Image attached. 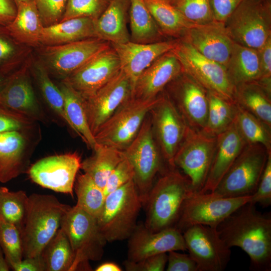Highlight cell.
<instances>
[{
    "mask_svg": "<svg viewBox=\"0 0 271 271\" xmlns=\"http://www.w3.org/2000/svg\"><path fill=\"white\" fill-rule=\"evenodd\" d=\"M229 247L242 249L250 258V268L271 270V216L257 211L250 201L241 206L216 227Z\"/></svg>",
    "mask_w": 271,
    "mask_h": 271,
    "instance_id": "1",
    "label": "cell"
},
{
    "mask_svg": "<svg viewBox=\"0 0 271 271\" xmlns=\"http://www.w3.org/2000/svg\"><path fill=\"white\" fill-rule=\"evenodd\" d=\"M193 193L189 178L176 167H169L155 181L144 205V223L156 232L175 228L182 205Z\"/></svg>",
    "mask_w": 271,
    "mask_h": 271,
    "instance_id": "2",
    "label": "cell"
},
{
    "mask_svg": "<svg viewBox=\"0 0 271 271\" xmlns=\"http://www.w3.org/2000/svg\"><path fill=\"white\" fill-rule=\"evenodd\" d=\"M70 207L52 195L33 193L28 196L21 233L24 258L41 254L60 228L62 218Z\"/></svg>",
    "mask_w": 271,
    "mask_h": 271,
    "instance_id": "3",
    "label": "cell"
},
{
    "mask_svg": "<svg viewBox=\"0 0 271 271\" xmlns=\"http://www.w3.org/2000/svg\"><path fill=\"white\" fill-rule=\"evenodd\" d=\"M142 207L133 180L106 195L97 222L107 242L127 239L138 224Z\"/></svg>",
    "mask_w": 271,
    "mask_h": 271,
    "instance_id": "4",
    "label": "cell"
},
{
    "mask_svg": "<svg viewBox=\"0 0 271 271\" xmlns=\"http://www.w3.org/2000/svg\"><path fill=\"white\" fill-rule=\"evenodd\" d=\"M123 153L133 167V180L144 206L157 175L171 167L165 161L155 140L150 113Z\"/></svg>",
    "mask_w": 271,
    "mask_h": 271,
    "instance_id": "5",
    "label": "cell"
},
{
    "mask_svg": "<svg viewBox=\"0 0 271 271\" xmlns=\"http://www.w3.org/2000/svg\"><path fill=\"white\" fill-rule=\"evenodd\" d=\"M60 228L67 236L74 254L70 271L91 270L89 261L102 258L107 242L97 219L75 205L63 216Z\"/></svg>",
    "mask_w": 271,
    "mask_h": 271,
    "instance_id": "6",
    "label": "cell"
},
{
    "mask_svg": "<svg viewBox=\"0 0 271 271\" xmlns=\"http://www.w3.org/2000/svg\"><path fill=\"white\" fill-rule=\"evenodd\" d=\"M270 153L261 144H247L210 192L224 198L252 196L256 190Z\"/></svg>",
    "mask_w": 271,
    "mask_h": 271,
    "instance_id": "7",
    "label": "cell"
},
{
    "mask_svg": "<svg viewBox=\"0 0 271 271\" xmlns=\"http://www.w3.org/2000/svg\"><path fill=\"white\" fill-rule=\"evenodd\" d=\"M158 96L151 100L129 96L99 127L94 135L96 143L124 151L138 134Z\"/></svg>",
    "mask_w": 271,
    "mask_h": 271,
    "instance_id": "8",
    "label": "cell"
},
{
    "mask_svg": "<svg viewBox=\"0 0 271 271\" xmlns=\"http://www.w3.org/2000/svg\"><path fill=\"white\" fill-rule=\"evenodd\" d=\"M224 25L235 43L260 48L271 36L270 0H243Z\"/></svg>",
    "mask_w": 271,
    "mask_h": 271,
    "instance_id": "9",
    "label": "cell"
},
{
    "mask_svg": "<svg viewBox=\"0 0 271 271\" xmlns=\"http://www.w3.org/2000/svg\"><path fill=\"white\" fill-rule=\"evenodd\" d=\"M171 51L180 62L182 72L192 77L208 91L235 102L234 87L225 66L205 57L181 39L177 40Z\"/></svg>",
    "mask_w": 271,
    "mask_h": 271,
    "instance_id": "10",
    "label": "cell"
},
{
    "mask_svg": "<svg viewBox=\"0 0 271 271\" xmlns=\"http://www.w3.org/2000/svg\"><path fill=\"white\" fill-rule=\"evenodd\" d=\"M216 144V137L188 126L174 159L175 167L190 179L193 193H199L206 182Z\"/></svg>",
    "mask_w": 271,
    "mask_h": 271,
    "instance_id": "11",
    "label": "cell"
},
{
    "mask_svg": "<svg viewBox=\"0 0 271 271\" xmlns=\"http://www.w3.org/2000/svg\"><path fill=\"white\" fill-rule=\"evenodd\" d=\"M251 196L219 197L211 192L191 193L184 201L175 228L182 232L202 224L216 227L238 208L251 200Z\"/></svg>",
    "mask_w": 271,
    "mask_h": 271,
    "instance_id": "12",
    "label": "cell"
},
{
    "mask_svg": "<svg viewBox=\"0 0 271 271\" xmlns=\"http://www.w3.org/2000/svg\"><path fill=\"white\" fill-rule=\"evenodd\" d=\"M189 254L198 271H223L230 259L231 250L215 227L198 224L182 232Z\"/></svg>",
    "mask_w": 271,
    "mask_h": 271,
    "instance_id": "13",
    "label": "cell"
},
{
    "mask_svg": "<svg viewBox=\"0 0 271 271\" xmlns=\"http://www.w3.org/2000/svg\"><path fill=\"white\" fill-rule=\"evenodd\" d=\"M164 91L189 127L197 130L204 129L208 109L207 90L182 72Z\"/></svg>",
    "mask_w": 271,
    "mask_h": 271,
    "instance_id": "14",
    "label": "cell"
},
{
    "mask_svg": "<svg viewBox=\"0 0 271 271\" xmlns=\"http://www.w3.org/2000/svg\"><path fill=\"white\" fill-rule=\"evenodd\" d=\"M149 113L154 136L161 154L170 167H175L174 159L188 126L164 91Z\"/></svg>",
    "mask_w": 271,
    "mask_h": 271,
    "instance_id": "15",
    "label": "cell"
},
{
    "mask_svg": "<svg viewBox=\"0 0 271 271\" xmlns=\"http://www.w3.org/2000/svg\"><path fill=\"white\" fill-rule=\"evenodd\" d=\"M110 46L108 42L92 38L65 44L45 46L41 54L47 69L63 79Z\"/></svg>",
    "mask_w": 271,
    "mask_h": 271,
    "instance_id": "16",
    "label": "cell"
},
{
    "mask_svg": "<svg viewBox=\"0 0 271 271\" xmlns=\"http://www.w3.org/2000/svg\"><path fill=\"white\" fill-rule=\"evenodd\" d=\"M81 159L76 153L45 157L33 164L28 171L30 179L42 187L73 195Z\"/></svg>",
    "mask_w": 271,
    "mask_h": 271,
    "instance_id": "17",
    "label": "cell"
},
{
    "mask_svg": "<svg viewBox=\"0 0 271 271\" xmlns=\"http://www.w3.org/2000/svg\"><path fill=\"white\" fill-rule=\"evenodd\" d=\"M132 83L121 69L90 96L83 98L90 128L94 136L118 106L132 95Z\"/></svg>",
    "mask_w": 271,
    "mask_h": 271,
    "instance_id": "18",
    "label": "cell"
},
{
    "mask_svg": "<svg viewBox=\"0 0 271 271\" xmlns=\"http://www.w3.org/2000/svg\"><path fill=\"white\" fill-rule=\"evenodd\" d=\"M120 70L118 56L110 46L62 79L83 98L93 94Z\"/></svg>",
    "mask_w": 271,
    "mask_h": 271,
    "instance_id": "19",
    "label": "cell"
},
{
    "mask_svg": "<svg viewBox=\"0 0 271 271\" xmlns=\"http://www.w3.org/2000/svg\"><path fill=\"white\" fill-rule=\"evenodd\" d=\"M127 239V259L132 261L172 250H187L182 233L175 227L154 232L144 223L137 224Z\"/></svg>",
    "mask_w": 271,
    "mask_h": 271,
    "instance_id": "20",
    "label": "cell"
},
{
    "mask_svg": "<svg viewBox=\"0 0 271 271\" xmlns=\"http://www.w3.org/2000/svg\"><path fill=\"white\" fill-rule=\"evenodd\" d=\"M181 39L190 44L205 57L225 67L234 42L224 24L214 21L195 24L189 28Z\"/></svg>",
    "mask_w": 271,
    "mask_h": 271,
    "instance_id": "21",
    "label": "cell"
},
{
    "mask_svg": "<svg viewBox=\"0 0 271 271\" xmlns=\"http://www.w3.org/2000/svg\"><path fill=\"white\" fill-rule=\"evenodd\" d=\"M0 105L36 121L45 119L35 95L28 66L13 74L0 90Z\"/></svg>",
    "mask_w": 271,
    "mask_h": 271,
    "instance_id": "22",
    "label": "cell"
},
{
    "mask_svg": "<svg viewBox=\"0 0 271 271\" xmlns=\"http://www.w3.org/2000/svg\"><path fill=\"white\" fill-rule=\"evenodd\" d=\"M177 40L139 43L130 41L110 44L118 56L120 69L128 77L133 89L140 75L157 58L172 50Z\"/></svg>",
    "mask_w": 271,
    "mask_h": 271,
    "instance_id": "23",
    "label": "cell"
},
{
    "mask_svg": "<svg viewBox=\"0 0 271 271\" xmlns=\"http://www.w3.org/2000/svg\"><path fill=\"white\" fill-rule=\"evenodd\" d=\"M182 72L180 62L172 51L155 60L137 78L132 96L142 100L157 97L167 85Z\"/></svg>",
    "mask_w": 271,
    "mask_h": 271,
    "instance_id": "24",
    "label": "cell"
},
{
    "mask_svg": "<svg viewBox=\"0 0 271 271\" xmlns=\"http://www.w3.org/2000/svg\"><path fill=\"white\" fill-rule=\"evenodd\" d=\"M216 137L212 163L205 185L199 193L212 192L247 143L234 121Z\"/></svg>",
    "mask_w": 271,
    "mask_h": 271,
    "instance_id": "25",
    "label": "cell"
},
{
    "mask_svg": "<svg viewBox=\"0 0 271 271\" xmlns=\"http://www.w3.org/2000/svg\"><path fill=\"white\" fill-rule=\"evenodd\" d=\"M14 130L0 133V182L17 177L27 168L30 156L28 132Z\"/></svg>",
    "mask_w": 271,
    "mask_h": 271,
    "instance_id": "26",
    "label": "cell"
},
{
    "mask_svg": "<svg viewBox=\"0 0 271 271\" xmlns=\"http://www.w3.org/2000/svg\"><path fill=\"white\" fill-rule=\"evenodd\" d=\"M130 0H112L94 20L96 37L110 44H123L130 41L127 24Z\"/></svg>",
    "mask_w": 271,
    "mask_h": 271,
    "instance_id": "27",
    "label": "cell"
},
{
    "mask_svg": "<svg viewBox=\"0 0 271 271\" xmlns=\"http://www.w3.org/2000/svg\"><path fill=\"white\" fill-rule=\"evenodd\" d=\"M92 38H96L94 20L88 17H77L44 27L40 44L45 46L59 45Z\"/></svg>",
    "mask_w": 271,
    "mask_h": 271,
    "instance_id": "28",
    "label": "cell"
},
{
    "mask_svg": "<svg viewBox=\"0 0 271 271\" xmlns=\"http://www.w3.org/2000/svg\"><path fill=\"white\" fill-rule=\"evenodd\" d=\"M14 20L4 26L9 35L18 43L35 46L40 44L44 26L34 0L17 6Z\"/></svg>",
    "mask_w": 271,
    "mask_h": 271,
    "instance_id": "29",
    "label": "cell"
},
{
    "mask_svg": "<svg viewBox=\"0 0 271 271\" xmlns=\"http://www.w3.org/2000/svg\"><path fill=\"white\" fill-rule=\"evenodd\" d=\"M226 69L234 87L258 81L260 70L257 50L234 42Z\"/></svg>",
    "mask_w": 271,
    "mask_h": 271,
    "instance_id": "30",
    "label": "cell"
},
{
    "mask_svg": "<svg viewBox=\"0 0 271 271\" xmlns=\"http://www.w3.org/2000/svg\"><path fill=\"white\" fill-rule=\"evenodd\" d=\"M270 91L258 81L244 83L234 87V100L271 128Z\"/></svg>",
    "mask_w": 271,
    "mask_h": 271,
    "instance_id": "31",
    "label": "cell"
},
{
    "mask_svg": "<svg viewBox=\"0 0 271 271\" xmlns=\"http://www.w3.org/2000/svg\"><path fill=\"white\" fill-rule=\"evenodd\" d=\"M64 100V109L72 129L87 146L94 151L98 146L88 122L82 96L67 83L61 81L58 86Z\"/></svg>",
    "mask_w": 271,
    "mask_h": 271,
    "instance_id": "32",
    "label": "cell"
},
{
    "mask_svg": "<svg viewBox=\"0 0 271 271\" xmlns=\"http://www.w3.org/2000/svg\"><path fill=\"white\" fill-rule=\"evenodd\" d=\"M128 21L130 41L151 43L162 41L160 31L144 0H130Z\"/></svg>",
    "mask_w": 271,
    "mask_h": 271,
    "instance_id": "33",
    "label": "cell"
},
{
    "mask_svg": "<svg viewBox=\"0 0 271 271\" xmlns=\"http://www.w3.org/2000/svg\"><path fill=\"white\" fill-rule=\"evenodd\" d=\"M160 31L164 36L179 39L195 25L188 20L174 6L161 0H144Z\"/></svg>",
    "mask_w": 271,
    "mask_h": 271,
    "instance_id": "34",
    "label": "cell"
},
{
    "mask_svg": "<svg viewBox=\"0 0 271 271\" xmlns=\"http://www.w3.org/2000/svg\"><path fill=\"white\" fill-rule=\"evenodd\" d=\"M93 151V155L81 162L80 169L103 189L109 176L124 155L122 151L99 144Z\"/></svg>",
    "mask_w": 271,
    "mask_h": 271,
    "instance_id": "35",
    "label": "cell"
},
{
    "mask_svg": "<svg viewBox=\"0 0 271 271\" xmlns=\"http://www.w3.org/2000/svg\"><path fill=\"white\" fill-rule=\"evenodd\" d=\"M41 254L46 271H70L74 260L69 239L60 228L45 246Z\"/></svg>",
    "mask_w": 271,
    "mask_h": 271,
    "instance_id": "36",
    "label": "cell"
},
{
    "mask_svg": "<svg viewBox=\"0 0 271 271\" xmlns=\"http://www.w3.org/2000/svg\"><path fill=\"white\" fill-rule=\"evenodd\" d=\"M208 99L207 120L202 131L209 136L216 137L233 122L235 103L210 91H208Z\"/></svg>",
    "mask_w": 271,
    "mask_h": 271,
    "instance_id": "37",
    "label": "cell"
},
{
    "mask_svg": "<svg viewBox=\"0 0 271 271\" xmlns=\"http://www.w3.org/2000/svg\"><path fill=\"white\" fill-rule=\"evenodd\" d=\"M234 121L247 144H261L271 151V128L236 103Z\"/></svg>",
    "mask_w": 271,
    "mask_h": 271,
    "instance_id": "38",
    "label": "cell"
},
{
    "mask_svg": "<svg viewBox=\"0 0 271 271\" xmlns=\"http://www.w3.org/2000/svg\"><path fill=\"white\" fill-rule=\"evenodd\" d=\"M74 189L77 199L76 205L97 219L105 201L103 189L85 173L77 177Z\"/></svg>",
    "mask_w": 271,
    "mask_h": 271,
    "instance_id": "39",
    "label": "cell"
},
{
    "mask_svg": "<svg viewBox=\"0 0 271 271\" xmlns=\"http://www.w3.org/2000/svg\"><path fill=\"white\" fill-rule=\"evenodd\" d=\"M33 73L42 95L49 108L69 126L65 112L62 93L50 79L45 65L43 63L36 62L33 67Z\"/></svg>",
    "mask_w": 271,
    "mask_h": 271,
    "instance_id": "40",
    "label": "cell"
},
{
    "mask_svg": "<svg viewBox=\"0 0 271 271\" xmlns=\"http://www.w3.org/2000/svg\"><path fill=\"white\" fill-rule=\"evenodd\" d=\"M28 196L26 192H12L0 186V215L7 221L15 225L21 232L24 227Z\"/></svg>",
    "mask_w": 271,
    "mask_h": 271,
    "instance_id": "41",
    "label": "cell"
},
{
    "mask_svg": "<svg viewBox=\"0 0 271 271\" xmlns=\"http://www.w3.org/2000/svg\"><path fill=\"white\" fill-rule=\"evenodd\" d=\"M0 246L10 266L24 258L21 232L0 215Z\"/></svg>",
    "mask_w": 271,
    "mask_h": 271,
    "instance_id": "42",
    "label": "cell"
},
{
    "mask_svg": "<svg viewBox=\"0 0 271 271\" xmlns=\"http://www.w3.org/2000/svg\"><path fill=\"white\" fill-rule=\"evenodd\" d=\"M174 6L194 24L214 21L210 0H177Z\"/></svg>",
    "mask_w": 271,
    "mask_h": 271,
    "instance_id": "43",
    "label": "cell"
},
{
    "mask_svg": "<svg viewBox=\"0 0 271 271\" xmlns=\"http://www.w3.org/2000/svg\"><path fill=\"white\" fill-rule=\"evenodd\" d=\"M112 0H67L61 21L77 17L96 20L105 10Z\"/></svg>",
    "mask_w": 271,
    "mask_h": 271,
    "instance_id": "44",
    "label": "cell"
},
{
    "mask_svg": "<svg viewBox=\"0 0 271 271\" xmlns=\"http://www.w3.org/2000/svg\"><path fill=\"white\" fill-rule=\"evenodd\" d=\"M18 44L0 26V74L7 75L14 66L19 53Z\"/></svg>",
    "mask_w": 271,
    "mask_h": 271,
    "instance_id": "45",
    "label": "cell"
},
{
    "mask_svg": "<svg viewBox=\"0 0 271 271\" xmlns=\"http://www.w3.org/2000/svg\"><path fill=\"white\" fill-rule=\"evenodd\" d=\"M43 25L47 27L60 22L67 0H34Z\"/></svg>",
    "mask_w": 271,
    "mask_h": 271,
    "instance_id": "46",
    "label": "cell"
},
{
    "mask_svg": "<svg viewBox=\"0 0 271 271\" xmlns=\"http://www.w3.org/2000/svg\"><path fill=\"white\" fill-rule=\"evenodd\" d=\"M134 170L129 161L124 156L109 176L103 189L105 197L133 180Z\"/></svg>",
    "mask_w": 271,
    "mask_h": 271,
    "instance_id": "47",
    "label": "cell"
},
{
    "mask_svg": "<svg viewBox=\"0 0 271 271\" xmlns=\"http://www.w3.org/2000/svg\"><path fill=\"white\" fill-rule=\"evenodd\" d=\"M36 121L0 105V133L14 130L32 129Z\"/></svg>",
    "mask_w": 271,
    "mask_h": 271,
    "instance_id": "48",
    "label": "cell"
},
{
    "mask_svg": "<svg viewBox=\"0 0 271 271\" xmlns=\"http://www.w3.org/2000/svg\"><path fill=\"white\" fill-rule=\"evenodd\" d=\"M250 202L259 204L263 207L271 205V153L268 154L265 167Z\"/></svg>",
    "mask_w": 271,
    "mask_h": 271,
    "instance_id": "49",
    "label": "cell"
},
{
    "mask_svg": "<svg viewBox=\"0 0 271 271\" xmlns=\"http://www.w3.org/2000/svg\"><path fill=\"white\" fill-rule=\"evenodd\" d=\"M168 261L167 253H162L145 258L138 261L127 259L123 262L127 271H163Z\"/></svg>",
    "mask_w": 271,
    "mask_h": 271,
    "instance_id": "50",
    "label": "cell"
},
{
    "mask_svg": "<svg viewBox=\"0 0 271 271\" xmlns=\"http://www.w3.org/2000/svg\"><path fill=\"white\" fill-rule=\"evenodd\" d=\"M258 54L260 76L258 81L270 90L271 84V36L265 43L257 49Z\"/></svg>",
    "mask_w": 271,
    "mask_h": 271,
    "instance_id": "51",
    "label": "cell"
},
{
    "mask_svg": "<svg viewBox=\"0 0 271 271\" xmlns=\"http://www.w3.org/2000/svg\"><path fill=\"white\" fill-rule=\"evenodd\" d=\"M167 271H198L196 263L189 254L168 252Z\"/></svg>",
    "mask_w": 271,
    "mask_h": 271,
    "instance_id": "52",
    "label": "cell"
},
{
    "mask_svg": "<svg viewBox=\"0 0 271 271\" xmlns=\"http://www.w3.org/2000/svg\"><path fill=\"white\" fill-rule=\"evenodd\" d=\"M243 0H210L214 21L224 23Z\"/></svg>",
    "mask_w": 271,
    "mask_h": 271,
    "instance_id": "53",
    "label": "cell"
},
{
    "mask_svg": "<svg viewBox=\"0 0 271 271\" xmlns=\"http://www.w3.org/2000/svg\"><path fill=\"white\" fill-rule=\"evenodd\" d=\"M15 271H46L45 264L41 254L24 258L19 262L10 265Z\"/></svg>",
    "mask_w": 271,
    "mask_h": 271,
    "instance_id": "54",
    "label": "cell"
},
{
    "mask_svg": "<svg viewBox=\"0 0 271 271\" xmlns=\"http://www.w3.org/2000/svg\"><path fill=\"white\" fill-rule=\"evenodd\" d=\"M17 7L14 0H0V26H6L15 19Z\"/></svg>",
    "mask_w": 271,
    "mask_h": 271,
    "instance_id": "55",
    "label": "cell"
},
{
    "mask_svg": "<svg viewBox=\"0 0 271 271\" xmlns=\"http://www.w3.org/2000/svg\"><path fill=\"white\" fill-rule=\"evenodd\" d=\"M96 271H121V268L117 264L106 262L100 264L95 269Z\"/></svg>",
    "mask_w": 271,
    "mask_h": 271,
    "instance_id": "56",
    "label": "cell"
},
{
    "mask_svg": "<svg viewBox=\"0 0 271 271\" xmlns=\"http://www.w3.org/2000/svg\"><path fill=\"white\" fill-rule=\"evenodd\" d=\"M11 269L2 248L0 246V271H9Z\"/></svg>",
    "mask_w": 271,
    "mask_h": 271,
    "instance_id": "57",
    "label": "cell"
},
{
    "mask_svg": "<svg viewBox=\"0 0 271 271\" xmlns=\"http://www.w3.org/2000/svg\"><path fill=\"white\" fill-rule=\"evenodd\" d=\"M10 75L0 74V90L4 87L9 78Z\"/></svg>",
    "mask_w": 271,
    "mask_h": 271,
    "instance_id": "58",
    "label": "cell"
},
{
    "mask_svg": "<svg viewBox=\"0 0 271 271\" xmlns=\"http://www.w3.org/2000/svg\"><path fill=\"white\" fill-rule=\"evenodd\" d=\"M31 0H14L17 6L22 3L27 2Z\"/></svg>",
    "mask_w": 271,
    "mask_h": 271,
    "instance_id": "59",
    "label": "cell"
},
{
    "mask_svg": "<svg viewBox=\"0 0 271 271\" xmlns=\"http://www.w3.org/2000/svg\"><path fill=\"white\" fill-rule=\"evenodd\" d=\"M166 3H168L174 6L177 0H161Z\"/></svg>",
    "mask_w": 271,
    "mask_h": 271,
    "instance_id": "60",
    "label": "cell"
},
{
    "mask_svg": "<svg viewBox=\"0 0 271 271\" xmlns=\"http://www.w3.org/2000/svg\"><path fill=\"white\" fill-rule=\"evenodd\" d=\"M260 1H265V0H260Z\"/></svg>",
    "mask_w": 271,
    "mask_h": 271,
    "instance_id": "61",
    "label": "cell"
}]
</instances>
